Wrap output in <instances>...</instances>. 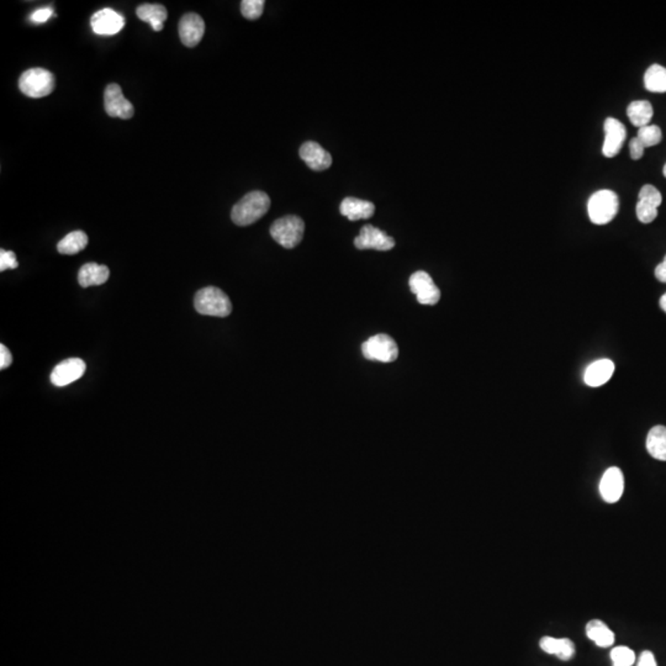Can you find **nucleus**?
Instances as JSON below:
<instances>
[{
  "label": "nucleus",
  "instance_id": "nucleus-1",
  "mask_svg": "<svg viewBox=\"0 0 666 666\" xmlns=\"http://www.w3.org/2000/svg\"><path fill=\"white\" fill-rule=\"evenodd\" d=\"M269 208L270 198L265 192H251L232 208L231 219L237 226H249L262 219Z\"/></svg>",
  "mask_w": 666,
  "mask_h": 666
},
{
  "label": "nucleus",
  "instance_id": "nucleus-2",
  "mask_svg": "<svg viewBox=\"0 0 666 666\" xmlns=\"http://www.w3.org/2000/svg\"><path fill=\"white\" fill-rule=\"evenodd\" d=\"M194 306L200 315L227 317L232 312V302L229 296L215 286L199 290L194 299Z\"/></svg>",
  "mask_w": 666,
  "mask_h": 666
},
{
  "label": "nucleus",
  "instance_id": "nucleus-3",
  "mask_svg": "<svg viewBox=\"0 0 666 666\" xmlns=\"http://www.w3.org/2000/svg\"><path fill=\"white\" fill-rule=\"evenodd\" d=\"M620 209L618 195L610 189L597 190L591 195L587 203V213L591 222L606 225L615 219Z\"/></svg>",
  "mask_w": 666,
  "mask_h": 666
},
{
  "label": "nucleus",
  "instance_id": "nucleus-4",
  "mask_svg": "<svg viewBox=\"0 0 666 666\" xmlns=\"http://www.w3.org/2000/svg\"><path fill=\"white\" fill-rule=\"evenodd\" d=\"M56 87V79L45 68H31L24 72L19 79V89L26 97L44 98L50 95Z\"/></svg>",
  "mask_w": 666,
  "mask_h": 666
},
{
  "label": "nucleus",
  "instance_id": "nucleus-5",
  "mask_svg": "<svg viewBox=\"0 0 666 666\" xmlns=\"http://www.w3.org/2000/svg\"><path fill=\"white\" fill-rule=\"evenodd\" d=\"M305 224L295 215H288L275 220L270 226V236L284 248H294L304 237Z\"/></svg>",
  "mask_w": 666,
  "mask_h": 666
},
{
  "label": "nucleus",
  "instance_id": "nucleus-6",
  "mask_svg": "<svg viewBox=\"0 0 666 666\" xmlns=\"http://www.w3.org/2000/svg\"><path fill=\"white\" fill-rule=\"evenodd\" d=\"M361 352L368 361H382V363H392L397 361L399 357L397 342L394 341V338L384 333L368 338L361 345Z\"/></svg>",
  "mask_w": 666,
  "mask_h": 666
},
{
  "label": "nucleus",
  "instance_id": "nucleus-7",
  "mask_svg": "<svg viewBox=\"0 0 666 666\" xmlns=\"http://www.w3.org/2000/svg\"><path fill=\"white\" fill-rule=\"evenodd\" d=\"M662 203V195L651 184H646L639 192L637 203V218L641 224H651L658 218V209Z\"/></svg>",
  "mask_w": 666,
  "mask_h": 666
},
{
  "label": "nucleus",
  "instance_id": "nucleus-8",
  "mask_svg": "<svg viewBox=\"0 0 666 666\" xmlns=\"http://www.w3.org/2000/svg\"><path fill=\"white\" fill-rule=\"evenodd\" d=\"M408 285L418 302L422 305H436L441 300V290L434 284L431 275L423 270L413 273L410 277Z\"/></svg>",
  "mask_w": 666,
  "mask_h": 666
},
{
  "label": "nucleus",
  "instance_id": "nucleus-9",
  "mask_svg": "<svg viewBox=\"0 0 666 666\" xmlns=\"http://www.w3.org/2000/svg\"><path fill=\"white\" fill-rule=\"evenodd\" d=\"M104 107L107 115L128 120L135 114V107L124 95L122 89L116 83L107 86L104 92Z\"/></svg>",
  "mask_w": 666,
  "mask_h": 666
},
{
  "label": "nucleus",
  "instance_id": "nucleus-10",
  "mask_svg": "<svg viewBox=\"0 0 666 666\" xmlns=\"http://www.w3.org/2000/svg\"><path fill=\"white\" fill-rule=\"evenodd\" d=\"M354 246L358 249H375L385 252L395 247V239L387 236L382 229L371 225H366L354 239Z\"/></svg>",
  "mask_w": 666,
  "mask_h": 666
},
{
  "label": "nucleus",
  "instance_id": "nucleus-11",
  "mask_svg": "<svg viewBox=\"0 0 666 666\" xmlns=\"http://www.w3.org/2000/svg\"><path fill=\"white\" fill-rule=\"evenodd\" d=\"M604 130H605V141L602 146V153L607 158L615 157L626 141V128L620 120H617L615 117H607L604 124Z\"/></svg>",
  "mask_w": 666,
  "mask_h": 666
},
{
  "label": "nucleus",
  "instance_id": "nucleus-12",
  "mask_svg": "<svg viewBox=\"0 0 666 666\" xmlns=\"http://www.w3.org/2000/svg\"><path fill=\"white\" fill-rule=\"evenodd\" d=\"M87 366L79 358H71L61 361L52 371L51 382L55 387H62L69 385L78 379H81L86 373Z\"/></svg>",
  "mask_w": 666,
  "mask_h": 666
},
{
  "label": "nucleus",
  "instance_id": "nucleus-13",
  "mask_svg": "<svg viewBox=\"0 0 666 666\" xmlns=\"http://www.w3.org/2000/svg\"><path fill=\"white\" fill-rule=\"evenodd\" d=\"M178 30L179 37L184 46H198L205 34V22L203 18L198 14L188 13L182 16L179 21Z\"/></svg>",
  "mask_w": 666,
  "mask_h": 666
},
{
  "label": "nucleus",
  "instance_id": "nucleus-14",
  "mask_svg": "<svg viewBox=\"0 0 666 666\" xmlns=\"http://www.w3.org/2000/svg\"><path fill=\"white\" fill-rule=\"evenodd\" d=\"M91 25L97 35L112 36L124 29L125 18L110 8L98 11L91 19Z\"/></svg>",
  "mask_w": 666,
  "mask_h": 666
},
{
  "label": "nucleus",
  "instance_id": "nucleus-15",
  "mask_svg": "<svg viewBox=\"0 0 666 666\" xmlns=\"http://www.w3.org/2000/svg\"><path fill=\"white\" fill-rule=\"evenodd\" d=\"M625 491V477L620 468L606 470L600 481V493L607 504H615Z\"/></svg>",
  "mask_w": 666,
  "mask_h": 666
},
{
  "label": "nucleus",
  "instance_id": "nucleus-16",
  "mask_svg": "<svg viewBox=\"0 0 666 666\" xmlns=\"http://www.w3.org/2000/svg\"><path fill=\"white\" fill-rule=\"evenodd\" d=\"M300 158L307 164L309 168L316 172H322L331 167L332 157L321 145L314 141L305 142L299 151Z\"/></svg>",
  "mask_w": 666,
  "mask_h": 666
},
{
  "label": "nucleus",
  "instance_id": "nucleus-17",
  "mask_svg": "<svg viewBox=\"0 0 666 666\" xmlns=\"http://www.w3.org/2000/svg\"><path fill=\"white\" fill-rule=\"evenodd\" d=\"M615 373V364L610 359H600L587 366L584 375L586 385L599 387L605 385Z\"/></svg>",
  "mask_w": 666,
  "mask_h": 666
},
{
  "label": "nucleus",
  "instance_id": "nucleus-18",
  "mask_svg": "<svg viewBox=\"0 0 666 666\" xmlns=\"http://www.w3.org/2000/svg\"><path fill=\"white\" fill-rule=\"evenodd\" d=\"M340 210H341V214L346 216L347 219L358 221V220L371 219L375 211V206L371 201L349 197L342 200Z\"/></svg>",
  "mask_w": 666,
  "mask_h": 666
},
{
  "label": "nucleus",
  "instance_id": "nucleus-19",
  "mask_svg": "<svg viewBox=\"0 0 666 666\" xmlns=\"http://www.w3.org/2000/svg\"><path fill=\"white\" fill-rule=\"evenodd\" d=\"M109 277H110V270L107 265L87 263L79 269L78 281L81 288H89L93 285H102L107 283Z\"/></svg>",
  "mask_w": 666,
  "mask_h": 666
},
{
  "label": "nucleus",
  "instance_id": "nucleus-20",
  "mask_svg": "<svg viewBox=\"0 0 666 666\" xmlns=\"http://www.w3.org/2000/svg\"><path fill=\"white\" fill-rule=\"evenodd\" d=\"M539 646L542 651L548 654H554L561 660H570L575 655V646L573 641L568 638H553V637H543Z\"/></svg>",
  "mask_w": 666,
  "mask_h": 666
},
{
  "label": "nucleus",
  "instance_id": "nucleus-21",
  "mask_svg": "<svg viewBox=\"0 0 666 666\" xmlns=\"http://www.w3.org/2000/svg\"><path fill=\"white\" fill-rule=\"evenodd\" d=\"M140 20L146 21L154 31H162L164 21L168 18V11L161 4H142L136 9Z\"/></svg>",
  "mask_w": 666,
  "mask_h": 666
},
{
  "label": "nucleus",
  "instance_id": "nucleus-22",
  "mask_svg": "<svg viewBox=\"0 0 666 666\" xmlns=\"http://www.w3.org/2000/svg\"><path fill=\"white\" fill-rule=\"evenodd\" d=\"M589 639L601 648H610L615 644V633L600 620H592L586 625Z\"/></svg>",
  "mask_w": 666,
  "mask_h": 666
},
{
  "label": "nucleus",
  "instance_id": "nucleus-23",
  "mask_svg": "<svg viewBox=\"0 0 666 666\" xmlns=\"http://www.w3.org/2000/svg\"><path fill=\"white\" fill-rule=\"evenodd\" d=\"M646 451L656 460L666 462L665 426H655L651 428L646 437Z\"/></svg>",
  "mask_w": 666,
  "mask_h": 666
},
{
  "label": "nucleus",
  "instance_id": "nucleus-24",
  "mask_svg": "<svg viewBox=\"0 0 666 666\" xmlns=\"http://www.w3.org/2000/svg\"><path fill=\"white\" fill-rule=\"evenodd\" d=\"M627 115L632 124L638 128L648 126L654 115L653 105L648 100L632 102L627 107Z\"/></svg>",
  "mask_w": 666,
  "mask_h": 666
},
{
  "label": "nucleus",
  "instance_id": "nucleus-25",
  "mask_svg": "<svg viewBox=\"0 0 666 666\" xmlns=\"http://www.w3.org/2000/svg\"><path fill=\"white\" fill-rule=\"evenodd\" d=\"M88 244V236L83 231H73L71 234H67L65 239H62L57 244V251L61 255H73L79 253L81 251L86 248Z\"/></svg>",
  "mask_w": 666,
  "mask_h": 666
},
{
  "label": "nucleus",
  "instance_id": "nucleus-26",
  "mask_svg": "<svg viewBox=\"0 0 666 666\" xmlns=\"http://www.w3.org/2000/svg\"><path fill=\"white\" fill-rule=\"evenodd\" d=\"M644 87L651 93H666V68L653 65L644 74Z\"/></svg>",
  "mask_w": 666,
  "mask_h": 666
},
{
  "label": "nucleus",
  "instance_id": "nucleus-27",
  "mask_svg": "<svg viewBox=\"0 0 666 666\" xmlns=\"http://www.w3.org/2000/svg\"><path fill=\"white\" fill-rule=\"evenodd\" d=\"M637 138L643 143L644 147H653V146H656L658 143L661 142V140H662V133H661L659 126H656V125H648V126H644V128H641L638 130Z\"/></svg>",
  "mask_w": 666,
  "mask_h": 666
},
{
  "label": "nucleus",
  "instance_id": "nucleus-28",
  "mask_svg": "<svg viewBox=\"0 0 666 666\" xmlns=\"http://www.w3.org/2000/svg\"><path fill=\"white\" fill-rule=\"evenodd\" d=\"M613 666H632L636 662V654L628 646H615L611 651Z\"/></svg>",
  "mask_w": 666,
  "mask_h": 666
},
{
  "label": "nucleus",
  "instance_id": "nucleus-29",
  "mask_svg": "<svg viewBox=\"0 0 666 666\" xmlns=\"http://www.w3.org/2000/svg\"><path fill=\"white\" fill-rule=\"evenodd\" d=\"M265 0H244L241 3V13L248 20H257L265 11Z\"/></svg>",
  "mask_w": 666,
  "mask_h": 666
},
{
  "label": "nucleus",
  "instance_id": "nucleus-30",
  "mask_svg": "<svg viewBox=\"0 0 666 666\" xmlns=\"http://www.w3.org/2000/svg\"><path fill=\"white\" fill-rule=\"evenodd\" d=\"M18 260L14 252L11 251H0V272H6L8 269H16L18 268Z\"/></svg>",
  "mask_w": 666,
  "mask_h": 666
},
{
  "label": "nucleus",
  "instance_id": "nucleus-31",
  "mask_svg": "<svg viewBox=\"0 0 666 666\" xmlns=\"http://www.w3.org/2000/svg\"><path fill=\"white\" fill-rule=\"evenodd\" d=\"M53 15V9L51 6H46V8H41V9H37V11H34L30 16V20L35 24H44L46 22L51 16Z\"/></svg>",
  "mask_w": 666,
  "mask_h": 666
},
{
  "label": "nucleus",
  "instance_id": "nucleus-32",
  "mask_svg": "<svg viewBox=\"0 0 666 666\" xmlns=\"http://www.w3.org/2000/svg\"><path fill=\"white\" fill-rule=\"evenodd\" d=\"M644 151H646V147L643 146V143L638 140V138H632L631 142H630V154H631L632 159H634V161L641 159L644 156Z\"/></svg>",
  "mask_w": 666,
  "mask_h": 666
},
{
  "label": "nucleus",
  "instance_id": "nucleus-33",
  "mask_svg": "<svg viewBox=\"0 0 666 666\" xmlns=\"http://www.w3.org/2000/svg\"><path fill=\"white\" fill-rule=\"evenodd\" d=\"M13 363V357L8 347L4 345H0V369L4 371L8 366H11Z\"/></svg>",
  "mask_w": 666,
  "mask_h": 666
},
{
  "label": "nucleus",
  "instance_id": "nucleus-34",
  "mask_svg": "<svg viewBox=\"0 0 666 666\" xmlns=\"http://www.w3.org/2000/svg\"><path fill=\"white\" fill-rule=\"evenodd\" d=\"M637 666H658L656 664L655 656L649 651H644L641 653Z\"/></svg>",
  "mask_w": 666,
  "mask_h": 666
},
{
  "label": "nucleus",
  "instance_id": "nucleus-35",
  "mask_svg": "<svg viewBox=\"0 0 666 666\" xmlns=\"http://www.w3.org/2000/svg\"><path fill=\"white\" fill-rule=\"evenodd\" d=\"M655 277L656 279L661 281V283H666V255L664 260L661 262L660 265H658L655 268Z\"/></svg>",
  "mask_w": 666,
  "mask_h": 666
},
{
  "label": "nucleus",
  "instance_id": "nucleus-36",
  "mask_svg": "<svg viewBox=\"0 0 666 666\" xmlns=\"http://www.w3.org/2000/svg\"><path fill=\"white\" fill-rule=\"evenodd\" d=\"M660 307L666 312V294H664V295L661 296Z\"/></svg>",
  "mask_w": 666,
  "mask_h": 666
},
{
  "label": "nucleus",
  "instance_id": "nucleus-37",
  "mask_svg": "<svg viewBox=\"0 0 666 666\" xmlns=\"http://www.w3.org/2000/svg\"><path fill=\"white\" fill-rule=\"evenodd\" d=\"M662 174H664V177L666 178V163L665 166H664V168H662Z\"/></svg>",
  "mask_w": 666,
  "mask_h": 666
}]
</instances>
